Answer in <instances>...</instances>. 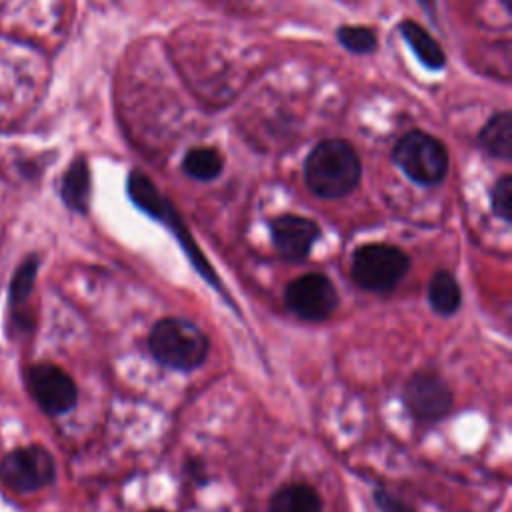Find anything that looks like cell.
<instances>
[{"instance_id": "11", "label": "cell", "mask_w": 512, "mask_h": 512, "mask_svg": "<svg viewBox=\"0 0 512 512\" xmlns=\"http://www.w3.org/2000/svg\"><path fill=\"white\" fill-rule=\"evenodd\" d=\"M268 512H322V500L310 484L292 482L270 496Z\"/></svg>"}, {"instance_id": "22", "label": "cell", "mask_w": 512, "mask_h": 512, "mask_svg": "<svg viewBox=\"0 0 512 512\" xmlns=\"http://www.w3.org/2000/svg\"><path fill=\"white\" fill-rule=\"evenodd\" d=\"M148 512H166V510H148Z\"/></svg>"}, {"instance_id": "1", "label": "cell", "mask_w": 512, "mask_h": 512, "mask_svg": "<svg viewBox=\"0 0 512 512\" xmlns=\"http://www.w3.org/2000/svg\"><path fill=\"white\" fill-rule=\"evenodd\" d=\"M362 162L348 140H320L304 160V182L312 194L324 200L344 198L356 190Z\"/></svg>"}, {"instance_id": "17", "label": "cell", "mask_w": 512, "mask_h": 512, "mask_svg": "<svg viewBox=\"0 0 512 512\" xmlns=\"http://www.w3.org/2000/svg\"><path fill=\"white\" fill-rule=\"evenodd\" d=\"M36 272H38V258L36 256H28L26 260H22V264L14 272L12 282H10V304H12L14 310L28 300V296L32 292V286H34V280H36Z\"/></svg>"}, {"instance_id": "3", "label": "cell", "mask_w": 512, "mask_h": 512, "mask_svg": "<svg viewBox=\"0 0 512 512\" xmlns=\"http://www.w3.org/2000/svg\"><path fill=\"white\" fill-rule=\"evenodd\" d=\"M410 270L408 254L386 242L362 244L350 260V276L356 286L376 294L392 292Z\"/></svg>"}, {"instance_id": "7", "label": "cell", "mask_w": 512, "mask_h": 512, "mask_svg": "<svg viewBox=\"0 0 512 512\" xmlns=\"http://www.w3.org/2000/svg\"><path fill=\"white\" fill-rule=\"evenodd\" d=\"M402 402L414 420L438 422L452 408V390L440 374L418 370L404 384Z\"/></svg>"}, {"instance_id": "12", "label": "cell", "mask_w": 512, "mask_h": 512, "mask_svg": "<svg viewBox=\"0 0 512 512\" xmlns=\"http://www.w3.org/2000/svg\"><path fill=\"white\" fill-rule=\"evenodd\" d=\"M478 144L494 158H512V114L508 110L494 114L478 132Z\"/></svg>"}, {"instance_id": "6", "label": "cell", "mask_w": 512, "mask_h": 512, "mask_svg": "<svg viewBox=\"0 0 512 512\" xmlns=\"http://www.w3.org/2000/svg\"><path fill=\"white\" fill-rule=\"evenodd\" d=\"M284 304L300 320L322 322L336 310L338 292L326 274L308 272L284 288Z\"/></svg>"}, {"instance_id": "19", "label": "cell", "mask_w": 512, "mask_h": 512, "mask_svg": "<svg viewBox=\"0 0 512 512\" xmlns=\"http://www.w3.org/2000/svg\"><path fill=\"white\" fill-rule=\"evenodd\" d=\"M490 206L494 216L504 222L512 220V176L504 174L496 180L490 192Z\"/></svg>"}, {"instance_id": "8", "label": "cell", "mask_w": 512, "mask_h": 512, "mask_svg": "<svg viewBox=\"0 0 512 512\" xmlns=\"http://www.w3.org/2000/svg\"><path fill=\"white\" fill-rule=\"evenodd\" d=\"M24 380L42 412L58 416L76 406L78 388L74 380L56 364H34L26 370Z\"/></svg>"}, {"instance_id": "4", "label": "cell", "mask_w": 512, "mask_h": 512, "mask_svg": "<svg viewBox=\"0 0 512 512\" xmlns=\"http://www.w3.org/2000/svg\"><path fill=\"white\" fill-rule=\"evenodd\" d=\"M392 156L398 168L420 186L440 184L448 174L450 162L444 144L422 130L404 134L396 142Z\"/></svg>"}, {"instance_id": "21", "label": "cell", "mask_w": 512, "mask_h": 512, "mask_svg": "<svg viewBox=\"0 0 512 512\" xmlns=\"http://www.w3.org/2000/svg\"><path fill=\"white\" fill-rule=\"evenodd\" d=\"M418 2L422 4V8H424L426 12H430V14L436 12V0H418Z\"/></svg>"}, {"instance_id": "2", "label": "cell", "mask_w": 512, "mask_h": 512, "mask_svg": "<svg viewBox=\"0 0 512 512\" xmlns=\"http://www.w3.org/2000/svg\"><path fill=\"white\" fill-rule=\"evenodd\" d=\"M208 348V336L194 322L178 316L158 320L148 334V350L154 360L180 372H192L202 366Z\"/></svg>"}, {"instance_id": "20", "label": "cell", "mask_w": 512, "mask_h": 512, "mask_svg": "<svg viewBox=\"0 0 512 512\" xmlns=\"http://www.w3.org/2000/svg\"><path fill=\"white\" fill-rule=\"evenodd\" d=\"M374 500L380 512H414L406 502H402L400 498H396L394 494L386 492V490H376L374 492Z\"/></svg>"}, {"instance_id": "13", "label": "cell", "mask_w": 512, "mask_h": 512, "mask_svg": "<svg viewBox=\"0 0 512 512\" xmlns=\"http://www.w3.org/2000/svg\"><path fill=\"white\" fill-rule=\"evenodd\" d=\"M398 30L424 66H428L432 70L444 68V64H446L444 50L420 24H416L414 20H402L398 24Z\"/></svg>"}, {"instance_id": "10", "label": "cell", "mask_w": 512, "mask_h": 512, "mask_svg": "<svg viewBox=\"0 0 512 512\" xmlns=\"http://www.w3.org/2000/svg\"><path fill=\"white\" fill-rule=\"evenodd\" d=\"M126 192L134 206H138L144 214H148L154 220L164 222L168 210L172 208L170 200L156 188V184L138 170H132L126 180Z\"/></svg>"}, {"instance_id": "14", "label": "cell", "mask_w": 512, "mask_h": 512, "mask_svg": "<svg viewBox=\"0 0 512 512\" xmlns=\"http://www.w3.org/2000/svg\"><path fill=\"white\" fill-rule=\"evenodd\" d=\"M62 200L64 204L74 210L84 214L88 210V202H90V170L84 158H76L64 178H62V188H60Z\"/></svg>"}, {"instance_id": "9", "label": "cell", "mask_w": 512, "mask_h": 512, "mask_svg": "<svg viewBox=\"0 0 512 512\" xmlns=\"http://www.w3.org/2000/svg\"><path fill=\"white\" fill-rule=\"evenodd\" d=\"M320 236V226L306 216L280 214L270 222L272 244L280 258L290 264L304 262Z\"/></svg>"}, {"instance_id": "16", "label": "cell", "mask_w": 512, "mask_h": 512, "mask_svg": "<svg viewBox=\"0 0 512 512\" xmlns=\"http://www.w3.org/2000/svg\"><path fill=\"white\" fill-rule=\"evenodd\" d=\"M222 166H224L222 156L214 148H206V146L188 150L182 160V170L190 178L200 182L214 180L222 172Z\"/></svg>"}, {"instance_id": "18", "label": "cell", "mask_w": 512, "mask_h": 512, "mask_svg": "<svg viewBox=\"0 0 512 512\" xmlns=\"http://www.w3.org/2000/svg\"><path fill=\"white\" fill-rule=\"evenodd\" d=\"M338 42L354 52V54H370L376 50V34L374 30L366 28V26H342L338 32Z\"/></svg>"}, {"instance_id": "15", "label": "cell", "mask_w": 512, "mask_h": 512, "mask_svg": "<svg viewBox=\"0 0 512 512\" xmlns=\"http://www.w3.org/2000/svg\"><path fill=\"white\" fill-rule=\"evenodd\" d=\"M428 304L440 316H452L462 304L458 280L448 270H438L428 282Z\"/></svg>"}, {"instance_id": "5", "label": "cell", "mask_w": 512, "mask_h": 512, "mask_svg": "<svg viewBox=\"0 0 512 512\" xmlns=\"http://www.w3.org/2000/svg\"><path fill=\"white\" fill-rule=\"evenodd\" d=\"M56 466L42 446H24L8 452L0 462V480L14 492H34L54 482Z\"/></svg>"}]
</instances>
